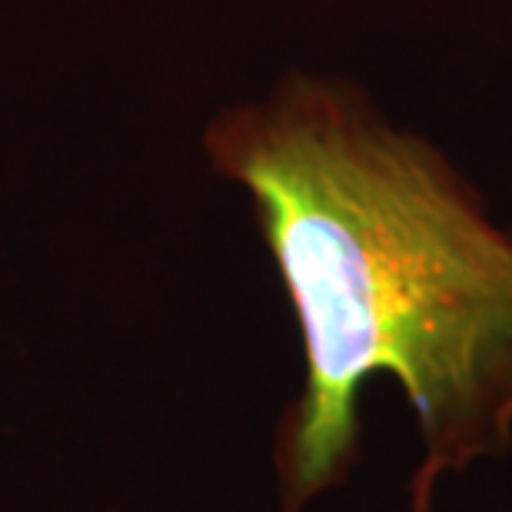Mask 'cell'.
<instances>
[{
    "instance_id": "1",
    "label": "cell",
    "mask_w": 512,
    "mask_h": 512,
    "mask_svg": "<svg viewBox=\"0 0 512 512\" xmlns=\"http://www.w3.org/2000/svg\"><path fill=\"white\" fill-rule=\"evenodd\" d=\"M210 163L253 197L303 336L306 380L273 443L283 512L360 459V396L393 376L439 479L512 446V230L423 137L389 127L360 87L293 74L266 104L207 130Z\"/></svg>"
}]
</instances>
